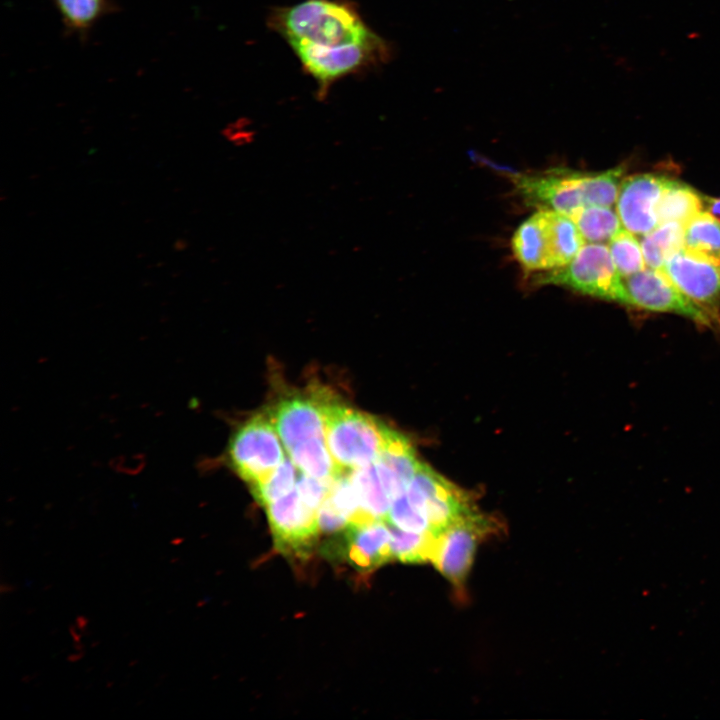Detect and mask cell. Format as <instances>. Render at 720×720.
<instances>
[{
	"label": "cell",
	"instance_id": "cell-1",
	"mask_svg": "<svg viewBox=\"0 0 720 720\" xmlns=\"http://www.w3.org/2000/svg\"><path fill=\"white\" fill-rule=\"evenodd\" d=\"M268 25L290 46L332 47L360 42L375 34L347 0H303L275 8L268 17Z\"/></svg>",
	"mask_w": 720,
	"mask_h": 720
},
{
	"label": "cell",
	"instance_id": "cell-2",
	"mask_svg": "<svg viewBox=\"0 0 720 720\" xmlns=\"http://www.w3.org/2000/svg\"><path fill=\"white\" fill-rule=\"evenodd\" d=\"M390 428L377 418L327 398L324 437L341 473L374 463L387 441Z\"/></svg>",
	"mask_w": 720,
	"mask_h": 720
},
{
	"label": "cell",
	"instance_id": "cell-3",
	"mask_svg": "<svg viewBox=\"0 0 720 720\" xmlns=\"http://www.w3.org/2000/svg\"><path fill=\"white\" fill-rule=\"evenodd\" d=\"M291 48L304 71L315 80L320 99L336 81L384 64L392 55L388 42L376 33L363 41L339 46L295 44Z\"/></svg>",
	"mask_w": 720,
	"mask_h": 720
},
{
	"label": "cell",
	"instance_id": "cell-4",
	"mask_svg": "<svg viewBox=\"0 0 720 720\" xmlns=\"http://www.w3.org/2000/svg\"><path fill=\"white\" fill-rule=\"evenodd\" d=\"M541 285H558L576 292L624 304V287L609 247L603 243L584 244L566 265L540 272L534 278Z\"/></svg>",
	"mask_w": 720,
	"mask_h": 720
},
{
	"label": "cell",
	"instance_id": "cell-5",
	"mask_svg": "<svg viewBox=\"0 0 720 720\" xmlns=\"http://www.w3.org/2000/svg\"><path fill=\"white\" fill-rule=\"evenodd\" d=\"M501 529L495 518L473 511L435 536L430 561L462 592L478 544L497 535Z\"/></svg>",
	"mask_w": 720,
	"mask_h": 720
},
{
	"label": "cell",
	"instance_id": "cell-6",
	"mask_svg": "<svg viewBox=\"0 0 720 720\" xmlns=\"http://www.w3.org/2000/svg\"><path fill=\"white\" fill-rule=\"evenodd\" d=\"M226 456L232 470L249 486L269 477L286 458L268 414H257L239 426Z\"/></svg>",
	"mask_w": 720,
	"mask_h": 720
},
{
	"label": "cell",
	"instance_id": "cell-7",
	"mask_svg": "<svg viewBox=\"0 0 720 720\" xmlns=\"http://www.w3.org/2000/svg\"><path fill=\"white\" fill-rule=\"evenodd\" d=\"M405 494L409 502L425 516L430 533L434 536L475 511L469 495L424 463H420Z\"/></svg>",
	"mask_w": 720,
	"mask_h": 720
},
{
	"label": "cell",
	"instance_id": "cell-8",
	"mask_svg": "<svg viewBox=\"0 0 720 720\" xmlns=\"http://www.w3.org/2000/svg\"><path fill=\"white\" fill-rule=\"evenodd\" d=\"M624 304L640 309L676 313L698 324L720 328V321L686 297L662 271L643 269L622 277Z\"/></svg>",
	"mask_w": 720,
	"mask_h": 720
},
{
	"label": "cell",
	"instance_id": "cell-9",
	"mask_svg": "<svg viewBox=\"0 0 720 720\" xmlns=\"http://www.w3.org/2000/svg\"><path fill=\"white\" fill-rule=\"evenodd\" d=\"M585 172L553 168L538 173H513L512 183L527 205L569 217L586 206Z\"/></svg>",
	"mask_w": 720,
	"mask_h": 720
},
{
	"label": "cell",
	"instance_id": "cell-10",
	"mask_svg": "<svg viewBox=\"0 0 720 720\" xmlns=\"http://www.w3.org/2000/svg\"><path fill=\"white\" fill-rule=\"evenodd\" d=\"M662 271L686 297L720 321V263L683 248Z\"/></svg>",
	"mask_w": 720,
	"mask_h": 720
},
{
	"label": "cell",
	"instance_id": "cell-11",
	"mask_svg": "<svg viewBox=\"0 0 720 720\" xmlns=\"http://www.w3.org/2000/svg\"><path fill=\"white\" fill-rule=\"evenodd\" d=\"M276 547L303 555L319 534L317 510L308 506L296 488L265 507Z\"/></svg>",
	"mask_w": 720,
	"mask_h": 720
},
{
	"label": "cell",
	"instance_id": "cell-12",
	"mask_svg": "<svg viewBox=\"0 0 720 720\" xmlns=\"http://www.w3.org/2000/svg\"><path fill=\"white\" fill-rule=\"evenodd\" d=\"M670 178L644 173L624 178L616 200L622 226L634 235L644 236L658 225L657 209Z\"/></svg>",
	"mask_w": 720,
	"mask_h": 720
},
{
	"label": "cell",
	"instance_id": "cell-13",
	"mask_svg": "<svg viewBox=\"0 0 720 720\" xmlns=\"http://www.w3.org/2000/svg\"><path fill=\"white\" fill-rule=\"evenodd\" d=\"M327 398L295 395L280 400L270 409L268 416L287 451L303 441L324 437Z\"/></svg>",
	"mask_w": 720,
	"mask_h": 720
},
{
	"label": "cell",
	"instance_id": "cell-14",
	"mask_svg": "<svg viewBox=\"0 0 720 720\" xmlns=\"http://www.w3.org/2000/svg\"><path fill=\"white\" fill-rule=\"evenodd\" d=\"M511 248L526 272L555 269L552 236L543 209L519 225L512 236Z\"/></svg>",
	"mask_w": 720,
	"mask_h": 720
},
{
	"label": "cell",
	"instance_id": "cell-15",
	"mask_svg": "<svg viewBox=\"0 0 720 720\" xmlns=\"http://www.w3.org/2000/svg\"><path fill=\"white\" fill-rule=\"evenodd\" d=\"M420 463L408 439L390 429L375 465L383 487L392 501L407 491Z\"/></svg>",
	"mask_w": 720,
	"mask_h": 720
},
{
	"label": "cell",
	"instance_id": "cell-16",
	"mask_svg": "<svg viewBox=\"0 0 720 720\" xmlns=\"http://www.w3.org/2000/svg\"><path fill=\"white\" fill-rule=\"evenodd\" d=\"M345 552L348 560L363 571L378 568L393 559L391 531L387 521L349 526L345 533Z\"/></svg>",
	"mask_w": 720,
	"mask_h": 720
},
{
	"label": "cell",
	"instance_id": "cell-17",
	"mask_svg": "<svg viewBox=\"0 0 720 720\" xmlns=\"http://www.w3.org/2000/svg\"><path fill=\"white\" fill-rule=\"evenodd\" d=\"M705 210V196L690 185L669 180L659 202V224L679 222L686 225L693 217Z\"/></svg>",
	"mask_w": 720,
	"mask_h": 720
},
{
	"label": "cell",
	"instance_id": "cell-18",
	"mask_svg": "<svg viewBox=\"0 0 720 720\" xmlns=\"http://www.w3.org/2000/svg\"><path fill=\"white\" fill-rule=\"evenodd\" d=\"M684 230L685 225L679 222H665L642 236L640 244L648 268L662 270L665 263L684 248Z\"/></svg>",
	"mask_w": 720,
	"mask_h": 720
},
{
	"label": "cell",
	"instance_id": "cell-19",
	"mask_svg": "<svg viewBox=\"0 0 720 720\" xmlns=\"http://www.w3.org/2000/svg\"><path fill=\"white\" fill-rule=\"evenodd\" d=\"M295 466L304 474L330 481L341 474L325 442V437L303 441L287 451Z\"/></svg>",
	"mask_w": 720,
	"mask_h": 720
},
{
	"label": "cell",
	"instance_id": "cell-20",
	"mask_svg": "<svg viewBox=\"0 0 720 720\" xmlns=\"http://www.w3.org/2000/svg\"><path fill=\"white\" fill-rule=\"evenodd\" d=\"M362 507L378 520L387 521L392 504L374 463L349 472Z\"/></svg>",
	"mask_w": 720,
	"mask_h": 720
},
{
	"label": "cell",
	"instance_id": "cell-21",
	"mask_svg": "<svg viewBox=\"0 0 720 720\" xmlns=\"http://www.w3.org/2000/svg\"><path fill=\"white\" fill-rule=\"evenodd\" d=\"M569 218L589 243L608 242L623 229L617 212L608 206H585Z\"/></svg>",
	"mask_w": 720,
	"mask_h": 720
},
{
	"label": "cell",
	"instance_id": "cell-22",
	"mask_svg": "<svg viewBox=\"0 0 720 720\" xmlns=\"http://www.w3.org/2000/svg\"><path fill=\"white\" fill-rule=\"evenodd\" d=\"M684 248L720 263V221L707 210L697 214L685 225Z\"/></svg>",
	"mask_w": 720,
	"mask_h": 720
},
{
	"label": "cell",
	"instance_id": "cell-23",
	"mask_svg": "<svg viewBox=\"0 0 720 720\" xmlns=\"http://www.w3.org/2000/svg\"><path fill=\"white\" fill-rule=\"evenodd\" d=\"M391 531V553L393 559L404 563L430 561L435 536L430 533H415L389 524Z\"/></svg>",
	"mask_w": 720,
	"mask_h": 720
},
{
	"label": "cell",
	"instance_id": "cell-24",
	"mask_svg": "<svg viewBox=\"0 0 720 720\" xmlns=\"http://www.w3.org/2000/svg\"><path fill=\"white\" fill-rule=\"evenodd\" d=\"M64 24L85 32L112 8V0H53Z\"/></svg>",
	"mask_w": 720,
	"mask_h": 720
},
{
	"label": "cell",
	"instance_id": "cell-25",
	"mask_svg": "<svg viewBox=\"0 0 720 720\" xmlns=\"http://www.w3.org/2000/svg\"><path fill=\"white\" fill-rule=\"evenodd\" d=\"M625 170V166L620 165L598 173H586L584 179L586 206L612 207L617 200Z\"/></svg>",
	"mask_w": 720,
	"mask_h": 720
},
{
	"label": "cell",
	"instance_id": "cell-26",
	"mask_svg": "<svg viewBox=\"0 0 720 720\" xmlns=\"http://www.w3.org/2000/svg\"><path fill=\"white\" fill-rule=\"evenodd\" d=\"M295 467L290 457L285 458L269 477L250 485V490L257 502L265 507L290 493L297 482Z\"/></svg>",
	"mask_w": 720,
	"mask_h": 720
},
{
	"label": "cell",
	"instance_id": "cell-27",
	"mask_svg": "<svg viewBox=\"0 0 720 720\" xmlns=\"http://www.w3.org/2000/svg\"><path fill=\"white\" fill-rule=\"evenodd\" d=\"M609 250L621 277H627L645 269L641 244L631 232L622 229L609 241Z\"/></svg>",
	"mask_w": 720,
	"mask_h": 720
},
{
	"label": "cell",
	"instance_id": "cell-28",
	"mask_svg": "<svg viewBox=\"0 0 720 720\" xmlns=\"http://www.w3.org/2000/svg\"><path fill=\"white\" fill-rule=\"evenodd\" d=\"M387 522L405 531L430 533L427 519L409 502L405 493L393 500Z\"/></svg>",
	"mask_w": 720,
	"mask_h": 720
},
{
	"label": "cell",
	"instance_id": "cell-29",
	"mask_svg": "<svg viewBox=\"0 0 720 720\" xmlns=\"http://www.w3.org/2000/svg\"><path fill=\"white\" fill-rule=\"evenodd\" d=\"M332 480H320L303 473L298 478L295 488L308 506L318 510L330 492Z\"/></svg>",
	"mask_w": 720,
	"mask_h": 720
},
{
	"label": "cell",
	"instance_id": "cell-30",
	"mask_svg": "<svg viewBox=\"0 0 720 720\" xmlns=\"http://www.w3.org/2000/svg\"><path fill=\"white\" fill-rule=\"evenodd\" d=\"M319 532L336 533L347 530L350 522L332 503L327 496L317 510Z\"/></svg>",
	"mask_w": 720,
	"mask_h": 720
},
{
	"label": "cell",
	"instance_id": "cell-31",
	"mask_svg": "<svg viewBox=\"0 0 720 720\" xmlns=\"http://www.w3.org/2000/svg\"><path fill=\"white\" fill-rule=\"evenodd\" d=\"M705 210L720 221V197L714 198L705 196Z\"/></svg>",
	"mask_w": 720,
	"mask_h": 720
}]
</instances>
